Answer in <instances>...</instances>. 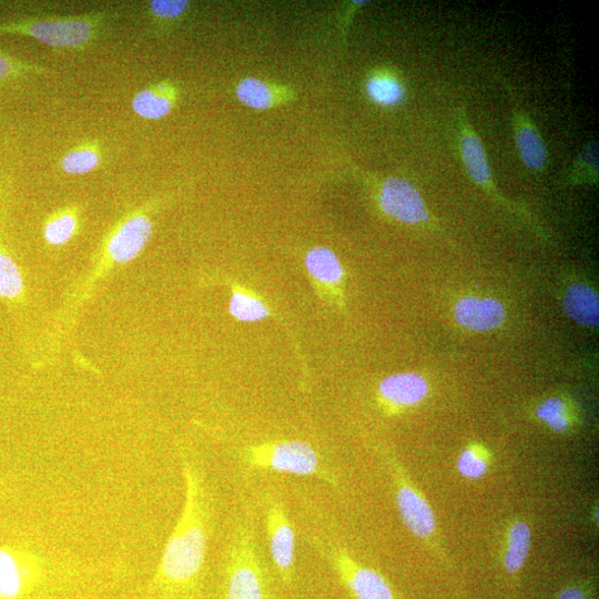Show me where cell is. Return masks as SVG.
Here are the masks:
<instances>
[{
    "label": "cell",
    "instance_id": "obj_1",
    "mask_svg": "<svg viewBox=\"0 0 599 599\" xmlns=\"http://www.w3.org/2000/svg\"><path fill=\"white\" fill-rule=\"evenodd\" d=\"M187 497L184 512L164 549L156 585L168 592L190 590L198 580L207 549V506L198 474L185 468Z\"/></svg>",
    "mask_w": 599,
    "mask_h": 599
},
{
    "label": "cell",
    "instance_id": "obj_2",
    "mask_svg": "<svg viewBox=\"0 0 599 599\" xmlns=\"http://www.w3.org/2000/svg\"><path fill=\"white\" fill-rule=\"evenodd\" d=\"M119 12L111 8L71 16H32L0 23V35H20L58 50H84L111 30Z\"/></svg>",
    "mask_w": 599,
    "mask_h": 599
},
{
    "label": "cell",
    "instance_id": "obj_3",
    "mask_svg": "<svg viewBox=\"0 0 599 599\" xmlns=\"http://www.w3.org/2000/svg\"><path fill=\"white\" fill-rule=\"evenodd\" d=\"M244 461L254 468L297 476H318L332 484L317 451L303 441L268 442L249 447L244 452Z\"/></svg>",
    "mask_w": 599,
    "mask_h": 599
},
{
    "label": "cell",
    "instance_id": "obj_4",
    "mask_svg": "<svg viewBox=\"0 0 599 599\" xmlns=\"http://www.w3.org/2000/svg\"><path fill=\"white\" fill-rule=\"evenodd\" d=\"M227 599H266L265 579L255 537L240 527L230 549L227 566Z\"/></svg>",
    "mask_w": 599,
    "mask_h": 599
},
{
    "label": "cell",
    "instance_id": "obj_5",
    "mask_svg": "<svg viewBox=\"0 0 599 599\" xmlns=\"http://www.w3.org/2000/svg\"><path fill=\"white\" fill-rule=\"evenodd\" d=\"M320 550L355 599H394L391 586L375 570L359 565L339 548L322 545Z\"/></svg>",
    "mask_w": 599,
    "mask_h": 599
},
{
    "label": "cell",
    "instance_id": "obj_6",
    "mask_svg": "<svg viewBox=\"0 0 599 599\" xmlns=\"http://www.w3.org/2000/svg\"><path fill=\"white\" fill-rule=\"evenodd\" d=\"M41 580V569L30 554L13 547H0V599H23Z\"/></svg>",
    "mask_w": 599,
    "mask_h": 599
},
{
    "label": "cell",
    "instance_id": "obj_7",
    "mask_svg": "<svg viewBox=\"0 0 599 599\" xmlns=\"http://www.w3.org/2000/svg\"><path fill=\"white\" fill-rule=\"evenodd\" d=\"M267 529L270 554L274 566L285 584L294 576L295 536L283 505L271 501L267 510Z\"/></svg>",
    "mask_w": 599,
    "mask_h": 599
},
{
    "label": "cell",
    "instance_id": "obj_8",
    "mask_svg": "<svg viewBox=\"0 0 599 599\" xmlns=\"http://www.w3.org/2000/svg\"><path fill=\"white\" fill-rule=\"evenodd\" d=\"M382 211L403 223H419L429 220L421 194L403 178H390L382 186L380 196Z\"/></svg>",
    "mask_w": 599,
    "mask_h": 599
},
{
    "label": "cell",
    "instance_id": "obj_9",
    "mask_svg": "<svg viewBox=\"0 0 599 599\" xmlns=\"http://www.w3.org/2000/svg\"><path fill=\"white\" fill-rule=\"evenodd\" d=\"M394 468L396 504L402 521L416 537L431 538L437 529V522L430 504L406 481L398 464Z\"/></svg>",
    "mask_w": 599,
    "mask_h": 599
},
{
    "label": "cell",
    "instance_id": "obj_10",
    "mask_svg": "<svg viewBox=\"0 0 599 599\" xmlns=\"http://www.w3.org/2000/svg\"><path fill=\"white\" fill-rule=\"evenodd\" d=\"M152 233V223L145 215L127 219L112 234L107 250L117 264H129L146 247Z\"/></svg>",
    "mask_w": 599,
    "mask_h": 599
},
{
    "label": "cell",
    "instance_id": "obj_11",
    "mask_svg": "<svg viewBox=\"0 0 599 599\" xmlns=\"http://www.w3.org/2000/svg\"><path fill=\"white\" fill-rule=\"evenodd\" d=\"M454 317L463 328L482 332L500 328L506 320V311L499 300L466 296L455 305Z\"/></svg>",
    "mask_w": 599,
    "mask_h": 599
},
{
    "label": "cell",
    "instance_id": "obj_12",
    "mask_svg": "<svg viewBox=\"0 0 599 599\" xmlns=\"http://www.w3.org/2000/svg\"><path fill=\"white\" fill-rule=\"evenodd\" d=\"M428 381L417 374H396L386 378L379 387L382 402L399 409L421 403L429 394Z\"/></svg>",
    "mask_w": 599,
    "mask_h": 599
},
{
    "label": "cell",
    "instance_id": "obj_13",
    "mask_svg": "<svg viewBox=\"0 0 599 599\" xmlns=\"http://www.w3.org/2000/svg\"><path fill=\"white\" fill-rule=\"evenodd\" d=\"M516 146L524 164L534 171L542 170L548 162V149L525 112H513Z\"/></svg>",
    "mask_w": 599,
    "mask_h": 599
},
{
    "label": "cell",
    "instance_id": "obj_14",
    "mask_svg": "<svg viewBox=\"0 0 599 599\" xmlns=\"http://www.w3.org/2000/svg\"><path fill=\"white\" fill-rule=\"evenodd\" d=\"M178 94V88L172 83H157L135 94L132 109L138 117L157 122L172 111Z\"/></svg>",
    "mask_w": 599,
    "mask_h": 599
},
{
    "label": "cell",
    "instance_id": "obj_15",
    "mask_svg": "<svg viewBox=\"0 0 599 599\" xmlns=\"http://www.w3.org/2000/svg\"><path fill=\"white\" fill-rule=\"evenodd\" d=\"M461 151L465 168L477 185L492 191V172L485 146L472 129L469 130V126L465 124L464 119L463 122L461 120Z\"/></svg>",
    "mask_w": 599,
    "mask_h": 599
},
{
    "label": "cell",
    "instance_id": "obj_16",
    "mask_svg": "<svg viewBox=\"0 0 599 599\" xmlns=\"http://www.w3.org/2000/svg\"><path fill=\"white\" fill-rule=\"evenodd\" d=\"M565 314L576 323L586 327L598 326L599 300L592 289L583 283L571 285L564 296Z\"/></svg>",
    "mask_w": 599,
    "mask_h": 599
},
{
    "label": "cell",
    "instance_id": "obj_17",
    "mask_svg": "<svg viewBox=\"0 0 599 599\" xmlns=\"http://www.w3.org/2000/svg\"><path fill=\"white\" fill-rule=\"evenodd\" d=\"M306 268L320 288L337 289L343 281L344 270L337 255L326 247L313 248L306 256Z\"/></svg>",
    "mask_w": 599,
    "mask_h": 599
},
{
    "label": "cell",
    "instance_id": "obj_18",
    "mask_svg": "<svg viewBox=\"0 0 599 599\" xmlns=\"http://www.w3.org/2000/svg\"><path fill=\"white\" fill-rule=\"evenodd\" d=\"M229 314L242 322H258L271 316L261 298L240 285H235L232 290Z\"/></svg>",
    "mask_w": 599,
    "mask_h": 599
},
{
    "label": "cell",
    "instance_id": "obj_19",
    "mask_svg": "<svg viewBox=\"0 0 599 599\" xmlns=\"http://www.w3.org/2000/svg\"><path fill=\"white\" fill-rule=\"evenodd\" d=\"M101 164V150L97 142L84 143L60 159V168L70 175L88 174Z\"/></svg>",
    "mask_w": 599,
    "mask_h": 599
},
{
    "label": "cell",
    "instance_id": "obj_20",
    "mask_svg": "<svg viewBox=\"0 0 599 599\" xmlns=\"http://www.w3.org/2000/svg\"><path fill=\"white\" fill-rule=\"evenodd\" d=\"M530 529L525 522H516L510 528L504 560L509 573L518 572L525 564L530 549Z\"/></svg>",
    "mask_w": 599,
    "mask_h": 599
},
{
    "label": "cell",
    "instance_id": "obj_21",
    "mask_svg": "<svg viewBox=\"0 0 599 599\" xmlns=\"http://www.w3.org/2000/svg\"><path fill=\"white\" fill-rule=\"evenodd\" d=\"M367 93L374 102L383 107L396 106L405 96L401 82L389 74L371 76L367 82Z\"/></svg>",
    "mask_w": 599,
    "mask_h": 599
},
{
    "label": "cell",
    "instance_id": "obj_22",
    "mask_svg": "<svg viewBox=\"0 0 599 599\" xmlns=\"http://www.w3.org/2000/svg\"><path fill=\"white\" fill-rule=\"evenodd\" d=\"M236 97L245 106L256 110H266L272 107L274 102L271 88L262 81L254 77L240 82L236 87Z\"/></svg>",
    "mask_w": 599,
    "mask_h": 599
},
{
    "label": "cell",
    "instance_id": "obj_23",
    "mask_svg": "<svg viewBox=\"0 0 599 599\" xmlns=\"http://www.w3.org/2000/svg\"><path fill=\"white\" fill-rule=\"evenodd\" d=\"M24 291V280L13 258L0 244V297L19 298Z\"/></svg>",
    "mask_w": 599,
    "mask_h": 599
},
{
    "label": "cell",
    "instance_id": "obj_24",
    "mask_svg": "<svg viewBox=\"0 0 599 599\" xmlns=\"http://www.w3.org/2000/svg\"><path fill=\"white\" fill-rule=\"evenodd\" d=\"M48 73L45 66L26 62V60L0 50V83L14 82L29 76Z\"/></svg>",
    "mask_w": 599,
    "mask_h": 599
},
{
    "label": "cell",
    "instance_id": "obj_25",
    "mask_svg": "<svg viewBox=\"0 0 599 599\" xmlns=\"http://www.w3.org/2000/svg\"><path fill=\"white\" fill-rule=\"evenodd\" d=\"M191 8L187 0H151L144 5V12L154 25L178 21L186 15Z\"/></svg>",
    "mask_w": 599,
    "mask_h": 599
},
{
    "label": "cell",
    "instance_id": "obj_26",
    "mask_svg": "<svg viewBox=\"0 0 599 599\" xmlns=\"http://www.w3.org/2000/svg\"><path fill=\"white\" fill-rule=\"evenodd\" d=\"M536 415L555 432H564L570 428L569 405L560 398L546 400L537 407Z\"/></svg>",
    "mask_w": 599,
    "mask_h": 599
},
{
    "label": "cell",
    "instance_id": "obj_27",
    "mask_svg": "<svg viewBox=\"0 0 599 599\" xmlns=\"http://www.w3.org/2000/svg\"><path fill=\"white\" fill-rule=\"evenodd\" d=\"M77 218L72 213H62L45 225L44 236L51 246H64L71 242V239L77 231Z\"/></svg>",
    "mask_w": 599,
    "mask_h": 599
},
{
    "label": "cell",
    "instance_id": "obj_28",
    "mask_svg": "<svg viewBox=\"0 0 599 599\" xmlns=\"http://www.w3.org/2000/svg\"><path fill=\"white\" fill-rule=\"evenodd\" d=\"M488 457V453L482 448L469 447L461 453L457 468L467 478H481L489 468Z\"/></svg>",
    "mask_w": 599,
    "mask_h": 599
},
{
    "label": "cell",
    "instance_id": "obj_29",
    "mask_svg": "<svg viewBox=\"0 0 599 599\" xmlns=\"http://www.w3.org/2000/svg\"><path fill=\"white\" fill-rule=\"evenodd\" d=\"M598 172V155L597 147H586L577 159V163L572 174H577L578 178L585 180V175H589L590 180H595Z\"/></svg>",
    "mask_w": 599,
    "mask_h": 599
},
{
    "label": "cell",
    "instance_id": "obj_30",
    "mask_svg": "<svg viewBox=\"0 0 599 599\" xmlns=\"http://www.w3.org/2000/svg\"><path fill=\"white\" fill-rule=\"evenodd\" d=\"M559 599H586V597L577 588H567L561 592Z\"/></svg>",
    "mask_w": 599,
    "mask_h": 599
}]
</instances>
